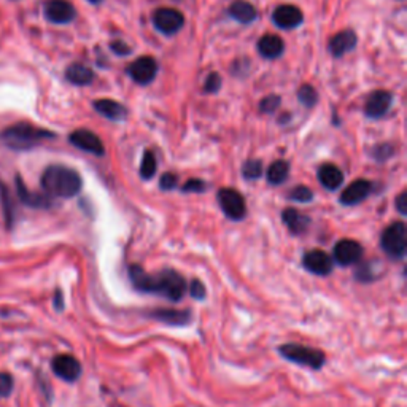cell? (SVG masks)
Instances as JSON below:
<instances>
[{"instance_id": "1", "label": "cell", "mask_w": 407, "mask_h": 407, "mask_svg": "<svg viewBox=\"0 0 407 407\" xmlns=\"http://www.w3.org/2000/svg\"><path fill=\"white\" fill-rule=\"evenodd\" d=\"M129 279L137 292L160 294L170 302L182 301L186 288H188L183 275L174 269H164V271L151 275L143 271L140 266L134 264L129 267Z\"/></svg>"}, {"instance_id": "2", "label": "cell", "mask_w": 407, "mask_h": 407, "mask_svg": "<svg viewBox=\"0 0 407 407\" xmlns=\"http://www.w3.org/2000/svg\"><path fill=\"white\" fill-rule=\"evenodd\" d=\"M41 188L50 197L71 199L81 191V177L77 170L54 164L46 168L40 178Z\"/></svg>"}, {"instance_id": "3", "label": "cell", "mask_w": 407, "mask_h": 407, "mask_svg": "<svg viewBox=\"0 0 407 407\" xmlns=\"http://www.w3.org/2000/svg\"><path fill=\"white\" fill-rule=\"evenodd\" d=\"M53 137L54 133H51V130L37 128L29 123H16L2 130L0 140L10 150L26 151L36 148L38 143L46 139H53Z\"/></svg>"}, {"instance_id": "4", "label": "cell", "mask_w": 407, "mask_h": 407, "mask_svg": "<svg viewBox=\"0 0 407 407\" xmlns=\"http://www.w3.org/2000/svg\"><path fill=\"white\" fill-rule=\"evenodd\" d=\"M279 354L288 361L299 364V366H307L314 371H320L326 363V356L321 350L301 346V344H285V346L279 347Z\"/></svg>"}, {"instance_id": "5", "label": "cell", "mask_w": 407, "mask_h": 407, "mask_svg": "<svg viewBox=\"0 0 407 407\" xmlns=\"http://www.w3.org/2000/svg\"><path fill=\"white\" fill-rule=\"evenodd\" d=\"M382 250L393 259H403L407 250V231L403 222H395L383 231L381 237Z\"/></svg>"}, {"instance_id": "6", "label": "cell", "mask_w": 407, "mask_h": 407, "mask_svg": "<svg viewBox=\"0 0 407 407\" xmlns=\"http://www.w3.org/2000/svg\"><path fill=\"white\" fill-rule=\"evenodd\" d=\"M218 201L225 215L234 222H240L247 215V204L244 196L232 188H223L218 192Z\"/></svg>"}, {"instance_id": "7", "label": "cell", "mask_w": 407, "mask_h": 407, "mask_svg": "<svg viewBox=\"0 0 407 407\" xmlns=\"http://www.w3.org/2000/svg\"><path fill=\"white\" fill-rule=\"evenodd\" d=\"M153 24L158 31L165 36H174L182 29L185 24V18L175 9H158L153 13Z\"/></svg>"}, {"instance_id": "8", "label": "cell", "mask_w": 407, "mask_h": 407, "mask_svg": "<svg viewBox=\"0 0 407 407\" xmlns=\"http://www.w3.org/2000/svg\"><path fill=\"white\" fill-rule=\"evenodd\" d=\"M53 372L66 382H77L81 376V364L72 355H58L51 361Z\"/></svg>"}, {"instance_id": "9", "label": "cell", "mask_w": 407, "mask_h": 407, "mask_svg": "<svg viewBox=\"0 0 407 407\" xmlns=\"http://www.w3.org/2000/svg\"><path fill=\"white\" fill-rule=\"evenodd\" d=\"M126 72L129 77L133 78L135 83H139V85H148V83H151L156 78L158 64L153 58L143 56V58L134 61L133 64L126 68Z\"/></svg>"}, {"instance_id": "10", "label": "cell", "mask_w": 407, "mask_h": 407, "mask_svg": "<svg viewBox=\"0 0 407 407\" xmlns=\"http://www.w3.org/2000/svg\"><path fill=\"white\" fill-rule=\"evenodd\" d=\"M45 16L50 23L68 24L77 16V11L67 0H48L45 4Z\"/></svg>"}, {"instance_id": "11", "label": "cell", "mask_w": 407, "mask_h": 407, "mask_svg": "<svg viewBox=\"0 0 407 407\" xmlns=\"http://www.w3.org/2000/svg\"><path fill=\"white\" fill-rule=\"evenodd\" d=\"M68 140H71L73 147L86 151V153H91L96 156H102L103 153H105V148H103L102 140L88 129L73 130V133L68 135Z\"/></svg>"}, {"instance_id": "12", "label": "cell", "mask_w": 407, "mask_h": 407, "mask_svg": "<svg viewBox=\"0 0 407 407\" xmlns=\"http://www.w3.org/2000/svg\"><path fill=\"white\" fill-rule=\"evenodd\" d=\"M334 259L341 266H354L360 263L363 257V247L351 239L339 240L334 247Z\"/></svg>"}, {"instance_id": "13", "label": "cell", "mask_w": 407, "mask_h": 407, "mask_svg": "<svg viewBox=\"0 0 407 407\" xmlns=\"http://www.w3.org/2000/svg\"><path fill=\"white\" fill-rule=\"evenodd\" d=\"M302 266H304L306 271L325 277V275L333 271V259H331L326 252L310 250L304 254V258H302Z\"/></svg>"}, {"instance_id": "14", "label": "cell", "mask_w": 407, "mask_h": 407, "mask_svg": "<svg viewBox=\"0 0 407 407\" xmlns=\"http://www.w3.org/2000/svg\"><path fill=\"white\" fill-rule=\"evenodd\" d=\"M274 23L280 29H294L302 24L304 21V16H302V11L294 5H280L275 9L274 15H272Z\"/></svg>"}, {"instance_id": "15", "label": "cell", "mask_w": 407, "mask_h": 407, "mask_svg": "<svg viewBox=\"0 0 407 407\" xmlns=\"http://www.w3.org/2000/svg\"><path fill=\"white\" fill-rule=\"evenodd\" d=\"M393 98L388 91H374L369 94V98L366 101V105H364V113L372 120H378L382 116L387 115V112L391 107Z\"/></svg>"}, {"instance_id": "16", "label": "cell", "mask_w": 407, "mask_h": 407, "mask_svg": "<svg viewBox=\"0 0 407 407\" xmlns=\"http://www.w3.org/2000/svg\"><path fill=\"white\" fill-rule=\"evenodd\" d=\"M16 182V191L19 201L27 207H34V209H50L53 207L51 197L48 195H38V192H32L27 186L24 185L23 178L18 177L15 178Z\"/></svg>"}, {"instance_id": "17", "label": "cell", "mask_w": 407, "mask_h": 407, "mask_svg": "<svg viewBox=\"0 0 407 407\" xmlns=\"http://www.w3.org/2000/svg\"><path fill=\"white\" fill-rule=\"evenodd\" d=\"M151 319L163 321L170 326H183L191 321L190 310H177V309H156L150 312Z\"/></svg>"}, {"instance_id": "18", "label": "cell", "mask_w": 407, "mask_h": 407, "mask_svg": "<svg viewBox=\"0 0 407 407\" xmlns=\"http://www.w3.org/2000/svg\"><path fill=\"white\" fill-rule=\"evenodd\" d=\"M372 185L368 180L351 182L341 195V202L344 205H356L363 202L369 196Z\"/></svg>"}, {"instance_id": "19", "label": "cell", "mask_w": 407, "mask_h": 407, "mask_svg": "<svg viewBox=\"0 0 407 407\" xmlns=\"http://www.w3.org/2000/svg\"><path fill=\"white\" fill-rule=\"evenodd\" d=\"M356 36L351 31H342L329 40V51L333 53L334 58H341L344 54L354 50L356 46Z\"/></svg>"}, {"instance_id": "20", "label": "cell", "mask_w": 407, "mask_h": 407, "mask_svg": "<svg viewBox=\"0 0 407 407\" xmlns=\"http://www.w3.org/2000/svg\"><path fill=\"white\" fill-rule=\"evenodd\" d=\"M284 50H285L284 40L277 36H271V34H267V36L261 37V40L258 41V51L261 56L266 59L280 58L282 54H284Z\"/></svg>"}, {"instance_id": "21", "label": "cell", "mask_w": 407, "mask_h": 407, "mask_svg": "<svg viewBox=\"0 0 407 407\" xmlns=\"http://www.w3.org/2000/svg\"><path fill=\"white\" fill-rule=\"evenodd\" d=\"M319 180L323 185V188L334 191L342 185L344 174L334 164H323L319 169Z\"/></svg>"}, {"instance_id": "22", "label": "cell", "mask_w": 407, "mask_h": 407, "mask_svg": "<svg viewBox=\"0 0 407 407\" xmlns=\"http://www.w3.org/2000/svg\"><path fill=\"white\" fill-rule=\"evenodd\" d=\"M96 112L101 113L102 116H105L110 121H121L126 118V110L121 105V103L110 101V99H101L94 102Z\"/></svg>"}, {"instance_id": "23", "label": "cell", "mask_w": 407, "mask_h": 407, "mask_svg": "<svg viewBox=\"0 0 407 407\" xmlns=\"http://www.w3.org/2000/svg\"><path fill=\"white\" fill-rule=\"evenodd\" d=\"M230 16L232 19H236L237 23L242 24H250L257 19L258 13L254 10V6L250 2H245V0H237L230 6Z\"/></svg>"}, {"instance_id": "24", "label": "cell", "mask_w": 407, "mask_h": 407, "mask_svg": "<svg viewBox=\"0 0 407 407\" xmlns=\"http://www.w3.org/2000/svg\"><path fill=\"white\" fill-rule=\"evenodd\" d=\"M66 78L77 86H88L94 80V72L83 64H72L66 71Z\"/></svg>"}, {"instance_id": "25", "label": "cell", "mask_w": 407, "mask_h": 407, "mask_svg": "<svg viewBox=\"0 0 407 407\" xmlns=\"http://www.w3.org/2000/svg\"><path fill=\"white\" fill-rule=\"evenodd\" d=\"M282 218H284L288 230L292 231V234H294V236H299V234L304 232L310 223L309 217L302 215V213L296 209H287L284 212V215H282Z\"/></svg>"}, {"instance_id": "26", "label": "cell", "mask_w": 407, "mask_h": 407, "mask_svg": "<svg viewBox=\"0 0 407 407\" xmlns=\"http://www.w3.org/2000/svg\"><path fill=\"white\" fill-rule=\"evenodd\" d=\"M289 175V165L285 161H275L267 169V182L271 185H282Z\"/></svg>"}, {"instance_id": "27", "label": "cell", "mask_w": 407, "mask_h": 407, "mask_svg": "<svg viewBox=\"0 0 407 407\" xmlns=\"http://www.w3.org/2000/svg\"><path fill=\"white\" fill-rule=\"evenodd\" d=\"M0 201H2L6 225H9V227H11L13 222H15V205H13L10 191L6 190V186L4 183H0Z\"/></svg>"}, {"instance_id": "28", "label": "cell", "mask_w": 407, "mask_h": 407, "mask_svg": "<svg viewBox=\"0 0 407 407\" xmlns=\"http://www.w3.org/2000/svg\"><path fill=\"white\" fill-rule=\"evenodd\" d=\"M158 164H156V158L151 151H145L143 160H142V165H140V175L145 180H150L153 178L156 174Z\"/></svg>"}, {"instance_id": "29", "label": "cell", "mask_w": 407, "mask_h": 407, "mask_svg": "<svg viewBox=\"0 0 407 407\" xmlns=\"http://www.w3.org/2000/svg\"><path fill=\"white\" fill-rule=\"evenodd\" d=\"M263 174V164L258 160H250L244 164L242 168V175L247 180H257Z\"/></svg>"}, {"instance_id": "30", "label": "cell", "mask_w": 407, "mask_h": 407, "mask_svg": "<svg viewBox=\"0 0 407 407\" xmlns=\"http://www.w3.org/2000/svg\"><path fill=\"white\" fill-rule=\"evenodd\" d=\"M298 98H299V102L302 103V105H306V107H314L316 101H319L316 91L314 89V86H310V85H304L299 89Z\"/></svg>"}, {"instance_id": "31", "label": "cell", "mask_w": 407, "mask_h": 407, "mask_svg": "<svg viewBox=\"0 0 407 407\" xmlns=\"http://www.w3.org/2000/svg\"><path fill=\"white\" fill-rule=\"evenodd\" d=\"M314 197V192L310 191L307 186H296V188L289 192V199H293V201H298V202H309L312 201Z\"/></svg>"}, {"instance_id": "32", "label": "cell", "mask_w": 407, "mask_h": 407, "mask_svg": "<svg viewBox=\"0 0 407 407\" xmlns=\"http://www.w3.org/2000/svg\"><path fill=\"white\" fill-rule=\"evenodd\" d=\"M280 102L282 101H280L279 96H275V94L267 96V98H264L263 101H261V105H259L261 112H263V113H274L275 110L279 108Z\"/></svg>"}, {"instance_id": "33", "label": "cell", "mask_w": 407, "mask_h": 407, "mask_svg": "<svg viewBox=\"0 0 407 407\" xmlns=\"http://www.w3.org/2000/svg\"><path fill=\"white\" fill-rule=\"evenodd\" d=\"M188 292L191 294V298H195L197 301H202L205 298V287L201 280H191V284L188 287Z\"/></svg>"}, {"instance_id": "34", "label": "cell", "mask_w": 407, "mask_h": 407, "mask_svg": "<svg viewBox=\"0 0 407 407\" xmlns=\"http://www.w3.org/2000/svg\"><path fill=\"white\" fill-rule=\"evenodd\" d=\"M222 88V77L218 73H210L204 81V89L207 93H217Z\"/></svg>"}, {"instance_id": "35", "label": "cell", "mask_w": 407, "mask_h": 407, "mask_svg": "<svg viewBox=\"0 0 407 407\" xmlns=\"http://www.w3.org/2000/svg\"><path fill=\"white\" fill-rule=\"evenodd\" d=\"M13 390V378L6 372H0V398L9 396Z\"/></svg>"}, {"instance_id": "36", "label": "cell", "mask_w": 407, "mask_h": 407, "mask_svg": "<svg viewBox=\"0 0 407 407\" xmlns=\"http://www.w3.org/2000/svg\"><path fill=\"white\" fill-rule=\"evenodd\" d=\"M355 277L360 282H372L374 280V275H372V269L369 264H361L358 267V271L355 272Z\"/></svg>"}, {"instance_id": "37", "label": "cell", "mask_w": 407, "mask_h": 407, "mask_svg": "<svg viewBox=\"0 0 407 407\" xmlns=\"http://www.w3.org/2000/svg\"><path fill=\"white\" fill-rule=\"evenodd\" d=\"M182 190L185 192H202L205 190V183L202 180H188Z\"/></svg>"}, {"instance_id": "38", "label": "cell", "mask_w": 407, "mask_h": 407, "mask_svg": "<svg viewBox=\"0 0 407 407\" xmlns=\"http://www.w3.org/2000/svg\"><path fill=\"white\" fill-rule=\"evenodd\" d=\"M177 183H178V180H177V177L174 175V174H165V175H163V178H161V182H160V185H161V188L163 190H174L175 186H177Z\"/></svg>"}, {"instance_id": "39", "label": "cell", "mask_w": 407, "mask_h": 407, "mask_svg": "<svg viewBox=\"0 0 407 407\" xmlns=\"http://www.w3.org/2000/svg\"><path fill=\"white\" fill-rule=\"evenodd\" d=\"M112 50L115 51V54H118V56H128V54H130V48L126 43H123V41H113Z\"/></svg>"}, {"instance_id": "40", "label": "cell", "mask_w": 407, "mask_h": 407, "mask_svg": "<svg viewBox=\"0 0 407 407\" xmlns=\"http://www.w3.org/2000/svg\"><path fill=\"white\" fill-rule=\"evenodd\" d=\"M396 207H398V210L403 213V215H406L407 213V196H406V192H401L398 197V201H396Z\"/></svg>"}, {"instance_id": "41", "label": "cell", "mask_w": 407, "mask_h": 407, "mask_svg": "<svg viewBox=\"0 0 407 407\" xmlns=\"http://www.w3.org/2000/svg\"><path fill=\"white\" fill-rule=\"evenodd\" d=\"M54 306H56L58 310H62V307H64V301H62L61 292H56V294H54Z\"/></svg>"}, {"instance_id": "42", "label": "cell", "mask_w": 407, "mask_h": 407, "mask_svg": "<svg viewBox=\"0 0 407 407\" xmlns=\"http://www.w3.org/2000/svg\"><path fill=\"white\" fill-rule=\"evenodd\" d=\"M89 2H91V4H101V2H103V0H89Z\"/></svg>"}]
</instances>
